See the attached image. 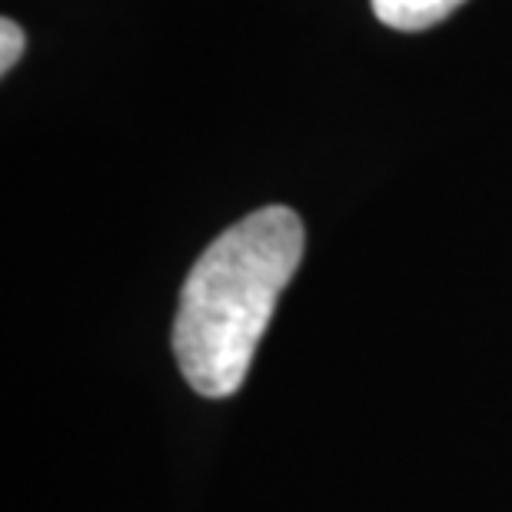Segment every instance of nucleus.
<instances>
[{
  "label": "nucleus",
  "mask_w": 512,
  "mask_h": 512,
  "mask_svg": "<svg viewBox=\"0 0 512 512\" xmlns=\"http://www.w3.org/2000/svg\"><path fill=\"white\" fill-rule=\"evenodd\" d=\"M303 243L290 207H263L223 230L193 263L173 320V353L200 396L227 399L243 386Z\"/></svg>",
  "instance_id": "obj_1"
},
{
  "label": "nucleus",
  "mask_w": 512,
  "mask_h": 512,
  "mask_svg": "<svg viewBox=\"0 0 512 512\" xmlns=\"http://www.w3.org/2000/svg\"><path fill=\"white\" fill-rule=\"evenodd\" d=\"M466 0H373V14L393 30H426L456 14Z\"/></svg>",
  "instance_id": "obj_2"
},
{
  "label": "nucleus",
  "mask_w": 512,
  "mask_h": 512,
  "mask_svg": "<svg viewBox=\"0 0 512 512\" xmlns=\"http://www.w3.org/2000/svg\"><path fill=\"white\" fill-rule=\"evenodd\" d=\"M24 47H27V37H24V30H20V24H14L10 17L0 20V70H4V74H10V67L24 54Z\"/></svg>",
  "instance_id": "obj_3"
}]
</instances>
